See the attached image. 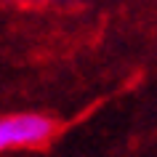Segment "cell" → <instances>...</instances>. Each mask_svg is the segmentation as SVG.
I'll return each instance as SVG.
<instances>
[{
  "label": "cell",
  "instance_id": "1",
  "mask_svg": "<svg viewBox=\"0 0 157 157\" xmlns=\"http://www.w3.org/2000/svg\"><path fill=\"white\" fill-rule=\"evenodd\" d=\"M53 131H56V123L37 112L6 115L0 117V152L40 147L53 136Z\"/></svg>",
  "mask_w": 157,
  "mask_h": 157
}]
</instances>
